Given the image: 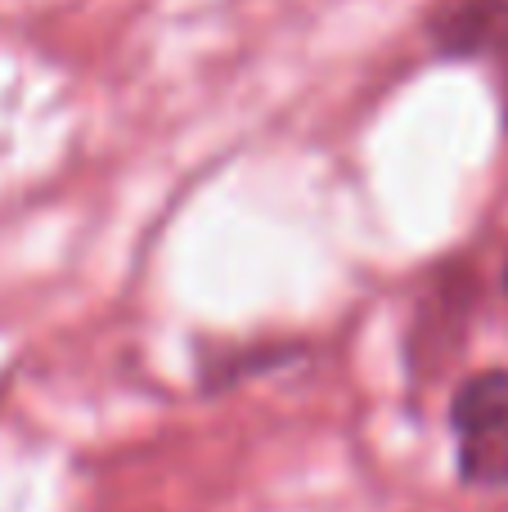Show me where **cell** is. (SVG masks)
<instances>
[{
	"label": "cell",
	"mask_w": 508,
	"mask_h": 512,
	"mask_svg": "<svg viewBox=\"0 0 508 512\" xmlns=\"http://www.w3.org/2000/svg\"><path fill=\"white\" fill-rule=\"evenodd\" d=\"M450 423L455 432H464V441L508 427V369L473 373L450 400Z\"/></svg>",
	"instance_id": "cell-2"
},
{
	"label": "cell",
	"mask_w": 508,
	"mask_h": 512,
	"mask_svg": "<svg viewBox=\"0 0 508 512\" xmlns=\"http://www.w3.org/2000/svg\"><path fill=\"white\" fill-rule=\"evenodd\" d=\"M432 36L450 54H508V0H450Z\"/></svg>",
	"instance_id": "cell-1"
},
{
	"label": "cell",
	"mask_w": 508,
	"mask_h": 512,
	"mask_svg": "<svg viewBox=\"0 0 508 512\" xmlns=\"http://www.w3.org/2000/svg\"><path fill=\"white\" fill-rule=\"evenodd\" d=\"M464 477L468 481H508V427L464 441Z\"/></svg>",
	"instance_id": "cell-3"
}]
</instances>
